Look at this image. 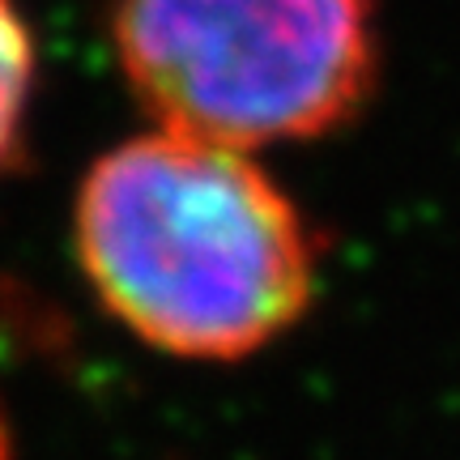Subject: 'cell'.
Returning a JSON list of instances; mask_svg holds the SVG:
<instances>
[{"mask_svg": "<svg viewBox=\"0 0 460 460\" xmlns=\"http://www.w3.org/2000/svg\"><path fill=\"white\" fill-rule=\"evenodd\" d=\"M34 85V39L17 0H0V163H9Z\"/></svg>", "mask_w": 460, "mask_h": 460, "instance_id": "3957f363", "label": "cell"}, {"mask_svg": "<svg viewBox=\"0 0 460 460\" xmlns=\"http://www.w3.org/2000/svg\"><path fill=\"white\" fill-rule=\"evenodd\" d=\"M85 281L124 329L183 362H239L320 290V239L256 154L149 128L85 171L73 214Z\"/></svg>", "mask_w": 460, "mask_h": 460, "instance_id": "6da1fadb", "label": "cell"}, {"mask_svg": "<svg viewBox=\"0 0 460 460\" xmlns=\"http://www.w3.org/2000/svg\"><path fill=\"white\" fill-rule=\"evenodd\" d=\"M0 460H9V447H4V430H0Z\"/></svg>", "mask_w": 460, "mask_h": 460, "instance_id": "277c9868", "label": "cell"}, {"mask_svg": "<svg viewBox=\"0 0 460 460\" xmlns=\"http://www.w3.org/2000/svg\"><path fill=\"white\" fill-rule=\"evenodd\" d=\"M111 43L158 128L247 154L345 128L384 56L376 0H115Z\"/></svg>", "mask_w": 460, "mask_h": 460, "instance_id": "7a4b0ae2", "label": "cell"}]
</instances>
